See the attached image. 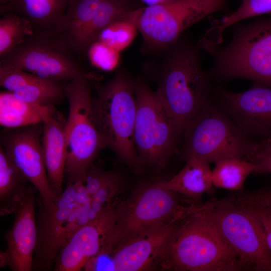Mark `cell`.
Here are the masks:
<instances>
[{
  "label": "cell",
  "instance_id": "28",
  "mask_svg": "<svg viewBox=\"0 0 271 271\" xmlns=\"http://www.w3.org/2000/svg\"><path fill=\"white\" fill-rule=\"evenodd\" d=\"M32 34L29 23L19 14H2L0 19V58L10 53Z\"/></svg>",
  "mask_w": 271,
  "mask_h": 271
},
{
  "label": "cell",
  "instance_id": "3",
  "mask_svg": "<svg viewBox=\"0 0 271 271\" xmlns=\"http://www.w3.org/2000/svg\"><path fill=\"white\" fill-rule=\"evenodd\" d=\"M229 43L208 53L213 59L208 72L218 80L243 78L271 87V17L230 27Z\"/></svg>",
  "mask_w": 271,
  "mask_h": 271
},
{
  "label": "cell",
  "instance_id": "19",
  "mask_svg": "<svg viewBox=\"0 0 271 271\" xmlns=\"http://www.w3.org/2000/svg\"><path fill=\"white\" fill-rule=\"evenodd\" d=\"M69 0H8L0 7L4 14L15 13L23 17L33 33L53 35L65 14Z\"/></svg>",
  "mask_w": 271,
  "mask_h": 271
},
{
  "label": "cell",
  "instance_id": "13",
  "mask_svg": "<svg viewBox=\"0 0 271 271\" xmlns=\"http://www.w3.org/2000/svg\"><path fill=\"white\" fill-rule=\"evenodd\" d=\"M216 98L217 104L250 141H271V87L254 83L239 93L218 89Z\"/></svg>",
  "mask_w": 271,
  "mask_h": 271
},
{
  "label": "cell",
  "instance_id": "39",
  "mask_svg": "<svg viewBox=\"0 0 271 271\" xmlns=\"http://www.w3.org/2000/svg\"><path fill=\"white\" fill-rule=\"evenodd\" d=\"M270 190V191H271V190Z\"/></svg>",
  "mask_w": 271,
  "mask_h": 271
},
{
  "label": "cell",
  "instance_id": "31",
  "mask_svg": "<svg viewBox=\"0 0 271 271\" xmlns=\"http://www.w3.org/2000/svg\"><path fill=\"white\" fill-rule=\"evenodd\" d=\"M122 191L121 176L100 188L90 197L89 221L94 219L102 211L118 201V197Z\"/></svg>",
  "mask_w": 271,
  "mask_h": 271
},
{
  "label": "cell",
  "instance_id": "20",
  "mask_svg": "<svg viewBox=\"0 0 271 271\" xmlns=\"http://www.w3.org/2000/svg\"><path fill=\"white\" fill-rule=\"evenodd\" d=\"M159 183L163 187L191 199L212 192L214 186L209 163L193 156L186 159L184 167L172 178Z\"/></svg>",
  "mask_w": 271,
  "mask_h": 271
},
{
  "label": "cell",
  "instance_id": "38",
  "mask_svg": "<svg viewBox=\"0 0 271 271\" xmlns=\"http://www.w3.org/2000/svg\"><path fill=\"white\" fill-rule=\"evenodd\" d=\"M8 0H0L1 5H3L6 3Z\"/></svg>",
  "mask_w": 271,
  "mask_h": 271
},
{
  "label": "cell",
  "instance_id": "33",
  "mask_svg": "<svg viewBox=\"0 0 271 271\" xmlns=\"http://www.w3.org/2000/svg\"><path fill=\"white\" fill-rule=\"evenodd\" d=\"M120 176L116 171H105L93 164L87 171L84 180L87 193L91 197L100 188Z\"/></svg>",
  "mask_w": 271,
  "mask_h": 271
},
{
  "label": "cell",
  "instance_id": "10",
  "mask_svg": "<svg viewBox=\"0 0 271 271\" xmlns=\"http://www.w3.org/2000/svg\"><path fill=\"white\" fill-rule=\"evenodd\" d=\"M135 93L134 139L140 166L163 168L175 150L174 127L155 91L140 77L135 80Z\"/></svg>",
  "mask_w": 271,
  "mask_h": 271
},
{
  "label": "cell",
  "instance_id": "1",
  "mask_svg": "<svg viewBox=\"0 0 271 271\" xmlns=\"http://www.w3.org/2000/svg\"><path fill=\"white\" fill-rule=\"evenodd\" d=\"M201 49L197 41L182 34L162 53L155 92L177 138L210 98L212 78L202 69Z\"/></svg>",
  "mask_w": 271,
  "mask_h": 271
},
{
  "label": "cell",
  "instance_id": "11",
  "mask_svg": "<svg viewBox=\"0 0 271 271\" xmlns=\"http://www.w3.org/2000/svg\"><path fill=\"white\" fill-rule=\"evenodd\" d=\"M205 211L248 269L271 271V251L253 215L235 201L206 204Z\"/></svg>",
  "mask_w": 271,
  "mask_h": 271
},
{
  "label": "cell",
  "instance_id": "8",
  "mask_svg": "<svg viewBox=\"0 0 271 271\" xmlns=\"http://www.w3.org/2000/svg\"><path fill=\"white\" fill-rule=\"evenodd\" d=\"M89 80L77 77L64 84L69 112L65 126L68 179L84 180L100 151L105 148L93 109Z\"/></svg>",
  "mask_w": 271,
  "mask_h": 271
},
{
  "label": "cell",
  "instance_id": "15",
  "mask_svg": "<svg viewBox=\"0 0 271 271\" xmlns=\"http://www.w3.org/2000/svg\"><path fill=\"white\" fill-rule=\"evenodd\" d=\"M179 221L158 223L116 248L108 255L110 270H150L159 265L163 268Z\"/></svg>",
  "mask_w": 271,
  "mask_h": 271
},
{
  "label": "cell",
  "instance_id": "24",
  "mask_svg": "<svg viewBox=\"0 0 271 271\" xmlns=\"http://www.w3.org/2000/svg\"><path fill=\"white\" fill-rule=\"evenodd\" d=\"M41 107L20 99L12 92H1L0 124L16 128L42 123Z\"/></svg>",
  "mask_w": 271,
  "mask_h": 271
},
{
  "label": "cell",
  "instance_id": "22",
  "mask_svg": "<svg viewBox=\"0 0 271 271\" xmlns=\"http://www.w3.org/2000/svg\"><path fill=\"white\" fill-rule=\"evenodd\" d=\"M142 7L140 0H103L80 39L76 54L81 55L89 49L107 27L129 18L132 12Z\"/></svg>",
  "mask_w": 271,
  "mask_h": 271
},
{
  "label": "cell",
  "instance_id": "7",
  "mask_svg": "<svg viewBox=\"0 0 271 271\" xmlns=\"http://www.w3.org/2000/svg\"><path fill=\"white\" fill-rule=\"evenodd\" d=\"M186 158L195 157L208 163L227 158L249 161L257 144L250 141L210 98L183 134Z\"/></svg>",
  "mask_w": 271,
  "mask_h": 271
},
{
  "label": "cell",
  "instance_id": "17",
  "mask_svg": "<svg viewBox=\"0 0 271 271\" xmlns=\"http://www.w3.org/2000/svg\"><path fill=\"white\" fill-rule=\"evenodd\" d=\"M37 192L30 185L24 201L14 213L13 226L4 236L7 246L5 250L1 251V267L7 266L13 271L32 270L37 237Z\"/></svg>",
  "mask_w": 271,
  "mask_h": 271
},
{
  "label": "cell",
  "instance_id": "27",
  "mask_svg": "<svg viewBox=\"0 0 271 271\" xmlns=\"http://www.w3.org/2000/svg\"><path fill=\"white\" fill-rule=\"evenodd\" d=\"M13 93L21 100L40 106H54L65 97L64 85L42 78Z\"/></svg>",
  "mask_w": 271,
  "mask_h": 271
},
{
  "label": "cell",
  "instance_id": "37",
  "mask_svg": "<svg viewBox=\"0 0 271 271\" xmlns=\"http://www.w3.org/2000/svg\"><path fill=\"white\" fill-rule=\"evenodd\" d=\"M142 3L146 4L147 6H153L165 5L176 0H140Z\"/></svg>",
  "mask_w": 271,
  "mask_h": 271
},
{
  "label": "cell",
  "instance_id": "18",
  "mask_svg": "<svg viewBox=\"0 0 271 271\" xmlns=\"http://www.w3.org/2000/svg\"><path fill=\"white\" fill-rule=\"evenodd\" d=\"M43 123L42 146L49 182L59 195L62 185L66 161L65 126L66 120L54 106H42Z\"/></svg>",
  "mask_w": 271,
  "mask_h": 271
},
{
  "label": "cell",
  "instance_id": "21",
  "mask_svg": "<svg viewBox=\"0 0 271 271\" xmlns=\"http://www.w3.org/2000/svg\"><path fill=\"white\" fill-rule=\"evenodd\" d=\"M103 0H69L53 36L76 54L80 39Z\"/></svg>",
  "mask_w": 271,
  "mask_h": 271
},
{
  "label": "cell",
  "instance_id": "16",
  "mask_svg": "<svg viewBox=\"0 0 271 271\" xmlns=\"http://www.w3.org/2000/svg\"><path fill=\"white\" fill-rule=\"evenodd\" d=\"M119 201L75 231L64 243L55 259V271L82 270L104 246L116 218Z\"/></svg>",
  "mask_w": 271,
  "mask_h": 271
},
{
  "label": "cell",
  "instance_id": "32",
  "mask_svg": "<svg viewBox=\"0 0 271 271\" xmlns=\"http://www.w3.org/2000/svg\"><path fill=\"white\" fill-rule=\"evenodd\" d=\"M40 79L34 74L19 68L0 66V85L10 92H14Z\"/></svg>",
  "mask_w": 271,
  "mask_h": 271
},
{
  "label": "cell",
  "instance_id": "26",
  "mask_svg": "<svg viewBox=\"0 0 271 271\" xmlns=\"http://www.w3.org/2000/svg\"><path fill=\"white\" fill-rule=\"evenodd\" d=\"M212 171L214 186L229 190L241 189L246 178L255 172L256 165L248 160L227 158L214 163Z\"/></svg>",
  "mask_w": 271,
  "mask_h": 271
},
{
  "label": "cell",
  "instance_id": "14",
  "mask_svg": "<svg viewBox=\"0 0 271 271\" xmlns=\"http://www.w3.org/2000/svg\"><path fill=\"white\" fill-rule=\"evenodd\" d=\"M37 124L8 132L1 138L5 152L39 193L43 205L51 207L58 195L52 188L47 173L42 146V133Z\"/></svg>",
  "mask_w": 271,
  "mask_h": 271
},
{
  "label": "cell",
  "instance_id": "29",
  "mask_svg": "<svg viewBox=\"0 0 271 271\" xmlns=\"http://www.w3.org/2000/svg\"><path fill=\"white\" fill-rule=\"evenodd\" d=\"M236 201L248 210L259 223L271 251V191L244 195Z\"/></svg>",
  "mask_w": 271,
  "mask_h": 271
},
{
  "label": "cell",
  "instance_id": "36",
  "mask_svg": "<svg viewBox=\"0 0 271 271\" xmlns=\"http://www.w3.org/2000/svg\"><path fill=\"white\" fill-rule=\"evenodd\" d=\"M269 152H271V141L257 144L255 154Z\"/></svg>",
  "mask_w": 271,
  "mask_h": 271
},
{
  "label": "cell",
  "instance_id": "5",
  "mask_svg": "<svg viewBox=\"0 0 271 271\" xmlns=\"http://www.w3.org/2000/svg\"><path fill=\"white\" fill-rule=\"evenodd\" d=\"M177 193L159 181L142 185L116 206V218L106 243L96 257L108 256L119 246L163 221H179L198 205L180 204Z\"/></svg>",
  "mask_w": 271,
  "mask_h": 271
},
{
  "label": "cell",
  "instance_id": "9",
  "mask_svg": "<svg viewBox=\"0 0 271 271\" xmlns=\"http://www.w3.org/2000/svg\"><path fill=\"white\" fill-rule=\"evenodd\" d=\"M227 0H176L143 7L129 19L141 34L144 54H162L188 28L216 12L224 10Z\"/></svg>",
  "mask_w": 271,
  "mask_h": 271
},
{
  "label": "cell",
  "instance_id": "25",
  "mask_svg": "<svg viewBox=\"0 0 271 271\" xmlns=\"http://www.w3.org/2000/svg\"><path fill=\"white\" fill-rule=\"evenodd\" d=\"M271 13V0H242L238 9L220 21H212L211 26L202 39L208 45L214 47L224 41L222 35L226 29L248 18Z\"/></svg>",
  "mask_w": 271,
  "mask_h": 271
},
{
  "label": "cell",
  "instance_id": "23",
  "mask_svg": "<svg viewBox=\"0 0 271 271\" xmlns=\"http://www.w3.org/2000/svg\"><path fill=\"white\" fill-rule=\"evenodd\" d=\"M25 176L0 147V215L14 214L24 201L30 186Z\"/></svg>",
  "mask_w": 271,
  "mask_h": 271
},
{
  "label": "cell",
  "instance_id": "6",
  "mask_svg": "<svg viewBox=\"0 0 271 271\" xmlns=\"http://www.w3.org/2000/svg\"><path fill=\"white\" fill-rule=\"evenodd\" d=\"M90 197L83 180L68 179L65 189L46 208L36 200L37 242L32 270H51L61 247L77 229L89 222Z\"/></svg>",
  "mask_w": 271,
  "mask_h": 271
},
{
  "label": "cell",
  "instance_id": "4",
  "mask_svg": "<svg viewBox=\"0 0 271 271\" xmlns=\"http://www.w3.org/2000/svg\"><path fill=\"white\" fill-rule=\"evenodd\" d=\"M92 104L105 147L131 168L140 170L134 139L137 113L135 80L127 71L120 70L105 84L97 86Z\"/></svg>",
  "mask_w": 271,
  "mask_h": 271
},
{
  "label": "cell",
  "instance_id": "2",
  "mask_svg": "<svg viewBox=\"0 0 271 271\" xmlns=\"http://www.w3.org/2000/svg\"><path fill=\"white\" fill-rule=\"evenodd\" d=\"M200 205L178 224L163 268L181 271L248 269Z\"/></svg>",
  "mask_w": 271,
  "mask_h": 271
},
{
  "label": "cell",
  "instance_id": "30",
  "mask_svg": "<svg viewBox=\"0 0 271 271\" xmlns=\"http://www.w3.org/2000/svg\"><path fill=\"white\" fill-rule=\"evenodd\" d=\"M138 31L136 25L129 17L113 23L105 28L100 33L97 41L120 52L130 45Z\"/></svg>",
  "mask_w": 271,
  "mask_h": 271
},
{
  "label": "cell",
  "instance_id": "12",
  "mask_svg": "<svg viewBox=\"0 0 271 271\" xmlns=\"http://www.w3.org/2000/svg\"><path fill=\"white\" fill-rule=\"evenodd\" d=\"M74 54L52 35L32 34L7 55L0 58V66L20 69L45 80L60 83L78 77L96 79L85 73Z\"/></svg>",
  "mask_w": 271,
  "mask_h": 271
},
{
  "label": "cell",
  "instance_id": "35",
  "mask_svg": "<svg viewBox=\"0 0 271 271\" xmlns=\"http://www.w3.org/2000/svg\"><path fill=\"white\" fill-rule=\"evenodd\" d=\"M249 161L256 165L255 173L271 174V152L256 154Z\"/></svg>",
  "mask_w": 271,
  "mask_h": 271
},
{
  "label": "cell",
  "instance_id": "34",
  "mask_svg": "<svg viewBox=\"0 0 271 271\" xmlns=\"http://www.w3.org/2000/svg\"><path fill=\"white\" fill-rule=\"evenodd\" d=\"M91 59L99 68L111 70L115 68L119 62V54L102 43L96 41L89 48Z\"/></svg>",
  "mask_w": 271,
  "mask_h": 271
}]
</instances>
